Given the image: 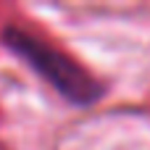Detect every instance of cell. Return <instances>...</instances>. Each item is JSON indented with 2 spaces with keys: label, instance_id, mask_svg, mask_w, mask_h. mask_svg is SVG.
Returning a JSON list of instances; mask_svg holds the SVG:
<instances>
[{
  "label": "cell",
  "instance_id": "6da1fadb",
  "mask_svg": "<svg viewBox=\"0 0 150 150\" xmlns=\"http://www.w3.org/2000/svg\"><path fill=\"white\" fill-rule=\"evenodd\" d=\"M0 42L74 108H92L108 95L105 82L87 71L76 58L18 24H5L0 29Z\"/></svg>",
  "mask_w": 150,
  "mask_h": 150
}]
</instances>
